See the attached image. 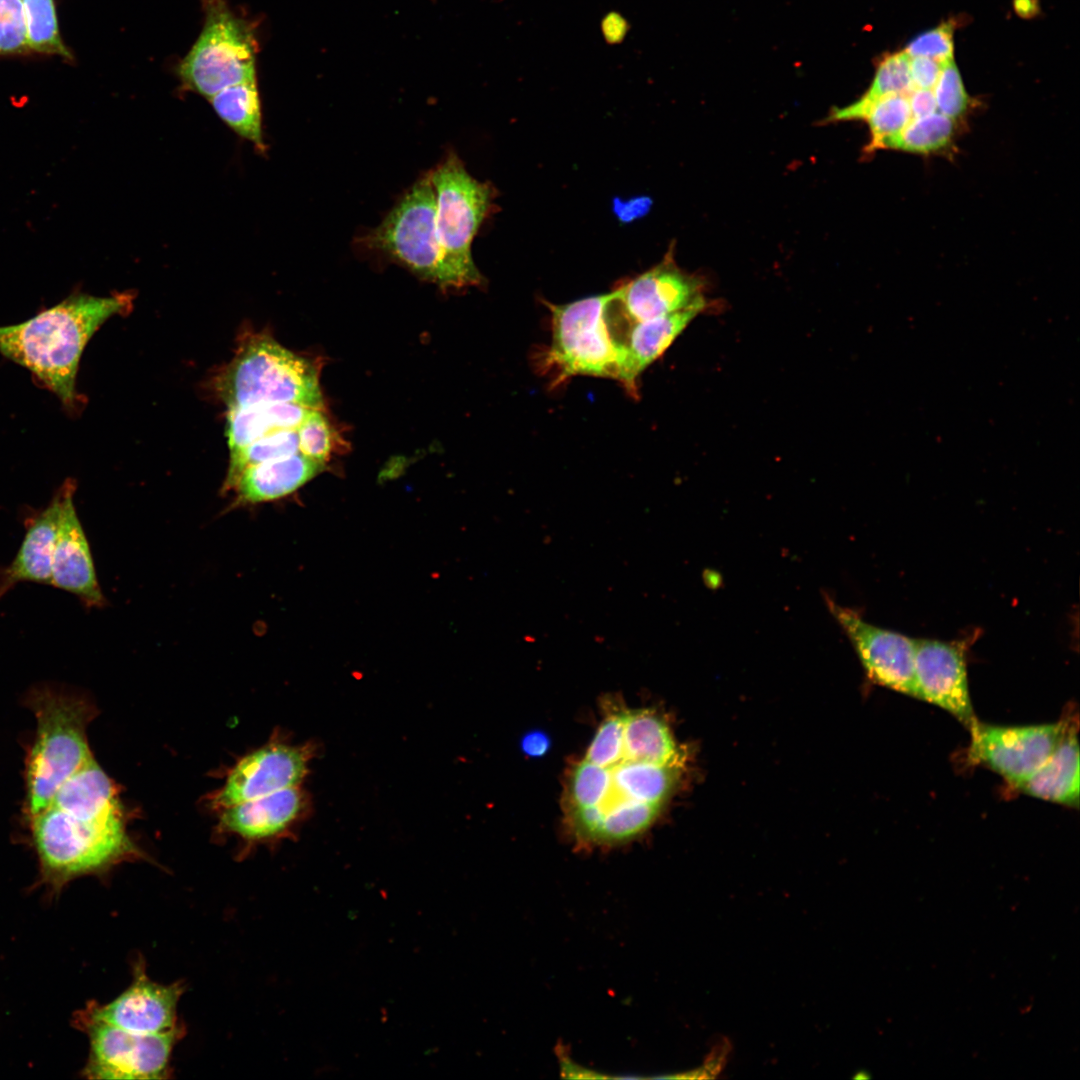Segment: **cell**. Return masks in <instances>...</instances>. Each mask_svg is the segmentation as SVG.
<instances>
[{
	"mask_svg": "<svg viewBox=\"0 0 1080 1080\" xmlns=\"http://www.w3.org/2000/svg\"><path fill=\"white\" fill-rule=\"evenodd\" d=\"M963 641L915 639L919 699L935 704L970 728L977 720L969 693Z\"/></svg>",
	"mask_w": 1080,
	"mask_h": 1080,
	"instance_id": "cell-15",
	"label": "cell"
},
{
	"mask_svg": "<svg viewBox=\"0 0 1080 1080\" xmlns=\"http://www.w3.org/2000/svg\"><path fill=\"white\" fill-rule=\"evenodd\" d=\"M601 31L608 43L616 44L625 38L628 24L622 15L609 13L602 20Z\"/></svg>",
	"mask_w": 1080,
	"mask_h": 1080,
	"instance_id": "cell-35",
	"label": "cell"
},
{
	"mask_svg": "<svg viewBox=\"0 0 1080 1080\" xmlns=\"http://www.w3.org/2000/svg\"><path fill=\"white\" fill-rule=\"evenodd\" d=\"M937 111L959 120L971 105L961 75L953 59L942 62V68L933 90Z\"/></svg>",
	"mask_w": 1080,
	"mask_h": 1080,
	"instance_id": "cell-30",
	"label": "cell"
},
{
	"mask_svg": "<svg viewBox=\"0 0 1080 1080\" xmlns=\"http://www.w3.org/2000/svg\"><path fill=\"white\" fill-rule=\"evenodd\" d=\"M1071 723L1061 720L1004 727L976 721L969 728V759L991 768L1017 788L1046 761Z\"/></svg>",
	"mask_w": 1080,
	"mask_h": 1080,
	"instance_id": "cell-10",
	"label": "cell"
},
{
	"mask_svg": "<svg viewBox=\"0 0 1080 1080\" xmlns=\"http://www.w3.org/2000/svg\"><path fill=\"white\" fill-rule=\"evenodd\" d=\"M209 102L216 114L232 130L255 144L259 150H264L261 105L256 78L219 91L209 98Z\"/></svg>",
	"mask_w": 1080,
	"mask_h": 1080,
	"instance_id": "cell-23",
	"label": "cell"
},
{
	"mask_svg": "<svg viewBox=\"0 0 1080 1080\" xmlns=\"http://www.w3.org/2000/svg\"><path fill=\"white\" fill-rule=\"evenodd\" d=\"M183 984H161L151 980L142 960L135 962L133 980L111 1002L89 1004L87 1016L123 1030L139 1034H162L183 1028L178 1023L177 1006Z\"/></svg>",
	"mask_w": 1080,
	"mask_h": 1080,
	"instance_id": "cell-14",
	"label": "cell"
},
{
	"mask_svg": "<svg viewBox=\"0 0 1080 1080\" xmlns=\"http://www.w3.org/2000/svg\"><path fill=\"white\" fill-rule=\"evenodd\" d=\"M429 173L448 288L480 286L484 278L474 263L471 246L493 207L494 190L490 184L473 178L454 153Z\"/></svg>",
	"mask_w": 1080,
	"mask_h": 1080,
	"instance_id": "cell-6",
	"label": "cell"
},
{
	"mask_svg": "<svg viewBox=\"0 0 1080 1080\" xmlns=\"http://www.w3.org/2000/svg\"><path fill=\"white\" fill-rule=\"evenodd\" d=\"M312 750L271 741L243 757L230 771L224 785L213 795L214 808L225 809L286 788L304 779Z\"/></svg>",
	"mask_w": 1080,
	"mask_h": 1080,
	"instance_id": "cell-13",
	"label": "cell"
},
{
	"mask_svg": "<svg viewBox=\"0 0 1080 1080\" xmlns=\"http://www.w3.org/2000/svg\"><path fill=\"white\" fill-rule=\"evenodd\" d=\"M1013 8L1018 16L1030 19L1040 12L1038 0H1013Z\"/></svg>",
	"mask_w": 1080,
	"mask_h": 1080,
	"instance_id": "cell-37",
	"label": "cell"
},
{
	"mask_svg": "<svg viewBox=\"0 0 1080 1080\" xmlns=\"http://www.w3.org/2000/svg\"><path fill=\"white\" fill-rule=\"evenodd\" d=\"M311 408L287 402L259 403L228 409L226 437L231 451L281 430H295Z\"/></svg>",
	"mask_w": 1080,
	"mask_h": 1080,
	"instance_id": "cell-22",
	"label": "cell"
},
{
	"mask_svg": "<svg viewBox=\"0 0 1080 1080\" xmlns=\"http://www.w3.org/2000/svg\"><path fill=\"white\" fill-rule=\"evenodd\" d=\"M361 242L420 278L448 288L436 233V198L430 173L420 178Z\"/></svg>",
	"mask_w": 1080,
	"mask_h": 1080,
	"instance_id": "cell-8",
	"label": "cell"
},
{
	"mask_svg": "<svg viewBox=\"0 0 1080 1080\" xmlns=\"http://www.w3.org/2000/svg\"><path fill=\"white\" fill-rule=\"evenodd\" d=\"M957 120L940 112L912 118L883 149H893L916 154H936L948 150L956 133Z\"/></svg>",
	"mask_w": 1080,
	"mask_h": 1080,
	"instance_id": "cell-25",
	"label": "cell"
},
{
	"mask_svg": "<svg viewBox=\"0 0 1080 1080\" xmlns=\"http://www.w3.org/2000/svg\"><path fill=\"white\" fill-rule=\"evenodd\" d=\"M61 488L51 585L74 594L88 608L103 607L105 597L99 586L89 542L74 505L76 482L67 479Z\"/></svg>",
	"mask_w": 1080,
	"mask_h": 1080,
	"instance_id": "cell-16",
	"label": "cell"
},
{
	"mask_svg": "<svg viewBox=\"0 0 1080 1080\" xmlns=\"http://www.w3.org/2000/svg\"><path fill=\"white\" fill-rule=\"evenodd\" d=\"M31 55L21 0H0V57Z\"/></svg>",
	"mask_w": 1080,
	"mask_h": 1080,
	"instance_id": "cell-31",
	"label": "cell"
},
{
	"mask_svg": "<svg viewBox=\"0 0 1080 1080\" xmlns=\"http://www.w3.org/2000/svg\"><path fill=\"white\" fill-rule=\"evenodd\" d=\"M550 747L549 737L541 731H532L521 740L522 751L530 757L543 756Z\"/></svg>",
	"mask_w": 1080,
	"mask_h": 1080,
	"instance_id": "cell-36",
	"label": "cell"
},
{
	"mask_svg": "<svg viewBox=\"0 0 1080 1080\" xmlns=\"http://www.w3.org/2000/svg\"><path fill=\"white\" fill-rule=\"evenodd\" d=\"M912 118L923 117L937 112L935 96L932 90L914 88L907 94Z\"/></svg>",
	"mask_w": 1080,
	"mask_h": 1080,
	"instance_id": "cell-34",
	"label": "cell"
},
{
	"mask_svg": "<svg viewBox=\"0 0 1080 1080\" xmlns=\"http://www.w3.org/2000/svg\"><path fill=\"white\" fill-rule=\"evenodd\" d=\"M706 306H693L662 317L629 324L621 345L626 350L620 383L632 396L638 394V378L661 357Z\"/></svg>",
	"mask_w": 1080,
	"mask_h": 1080,
	"instance_id": "cell-18",
	"label": "cell"
},
{
	"mask_svg": "<svg viewBox=\"0 0 1080 1080\" xmlns=\"http://www.w3.org/2000/svg\"><path fill=\"white\" fill-rule=\"evenodd\" d=\"M614 301L630 322L662 317L693 306H707L704 282L682 270L670 247L663 259L644 273L623 282Z\"/></svg>",
	"mask_w": 1080,
	"mask_h": 1080,
	"instance_id": "cell-12",
	"label": "cell"
},
{
	"mask_svg": "<svg viewBox=\"0 0 1080 1080\" xmlns=\"http://www.w3.org/2000/svg\"><path fill=\"white\" fill-rule=\"evenodd\" d=\"M31 54L58 56L71 62L73 54L61 36L55 0H21Z\"/></svg>",
	"mask_w": 1080,
	"mask_h": 1080,
	"instance_id": "cell-26",
	"label": "cell"
},
{
	"mask_svg": "<svg viewBox=\"0 0 1080 1080\" xmlns=\"http://www.w3.org/2000/svg\"><path fill=\"white\" fill-rule=\"evenodd\" d=\"M613 291L566 304L546 303L551 314V343L542 367L558 385L575 376L620 382L626 350L617 344L607 322Z\"/></svg>",
	"mask_w": 1080,
	"mask_h": 1080,
	"instance_id": "cell-5",
	"label": "cell"
},
{
	"mask_svg": "<svg viewBox=\"0 0 1080 1080\" xmlns=\"http://www.w3.org/2000/svg\"><path fill=\"white\" fill-rule=\"evenodd\" d=\"M832 616L852 643L869 678L875 683L918 698L915 639L867 622L855 610L825 595Z\"/></svg>",
	"mask_w": 1080,
	"mask_h": 1080,
	"instance_id": "cell-11",
	"label": "cell"
},
{
	"mask_svg": "<svg viewBox=\"0 0 1080 1080\" xmlns=\"http://www.w3.org/2000/svg\"><path fill=\"white\" fill-rule=\"evenodd\" d=\"M218 386L228 409L276 402L320 409L323 404L313 362L267 336L253 337L240 347Z\"/></svg>",
	"mask_w": 1080,
	"mask_h": 1080,
	"instance_id": "cell-4",
	"label": "cell"
},
{
	"mask_svg": "<svg viewBox=\"0 0 1080 1080\" xmlns=\"http://www.w3.org/2000/svg\"><path fill=\"white\" fill-rule=\"evenodd\" d=\"M306 799L299 786L244 801L222 809L220 825L249 840L280 834L303 813Z\"/></svg>",
	"mask_w": 1080,
	"mask_h": 1080,
	"instance_id": "cell-19",
	"label": "cell"
},
{
	"mask_svg": "<svg viewBox=\"0 0 1080 1080\" xmlns=\"http://www.w3.org/2000/svg\"><path fill=\"white\" fill-rule=\"evenodd\" d=\"M297 452V429L277 431L231 451L224 487L226 490L232 489L243 470L250 466Z\"/></svg>",
	"mask_w": 1080,
	"mask_h": 1080,
	"instance_id": "cell-27",
	"label": "cell"
},
{
	"mask_svg": "<svg viewBox=\"0 0 1080 1080\" xmlns=\"http://www.w3.org/2000/svg\"><path fill=\"white\" fill-rule=\"evenodd\" d=\"M61 498L60 486L45 508L26 519V533L15 558L0 566V598L20 582L51 585Z\"/></svg>",
	"mask_w": 1080,
	"mask_h": 1080,
	"instance_id": "cell-17",
	"label": "cell"
},
{
	"mask_svg": "<svg viewBox=\"0 0 1080 1080\" xmlns=\"http://www.w3.org/2000/svg\"><path fill=\"white\" fill-rule=\"evenodd\" d=\"M913 89L910 76V56L906 51L889 54L882 58L869 89L855 102L835 107L826 122L863 120L871 104L890 94L907 95Z\"/></svg>",
	"mask_w": 1080,
	"mask_h": 1080,
	"instance_id": "cell-24",
	"label": "cell"
},
{
	"mask_svg": "<svg viewBox=\"0 0 1080 1080\" xmlns=\"http://www.w3.org/2000/svg\"><path fill=\"white\" fill-rule=\"evenodd\" d=\"M201 33L180 62L185 86L208 99L237 83L256 78L258 42L254 26L226 0H204Z\"/></svg>",
	"mask_w": 1080,
	"mask_h": 1080,
	"instance_id": "cell-7",
	"label": "cell"
},
{
	"mask_svg": "<svg viewBox=\"0 0 1080 1080\" xmlns=\"http://www.w3.org/2000/svg\"><path fill=\"white\" fill-rule=\"evenodd\" d=\"M911 119L912 113L905 94H890L874 101L863 118L870 131L865 153L872 154L882 150L886 142L897 135Z\"/></svg>",
	"mask_w": 1080,
	"mask_h": 1080,
	"instance_id": "cell-28",
	"label": "cell"
},
{
	"mask_svg": "<svg viewBox=\"0 0 1080 1080\" xmlns=\"http://www.w3.org/2000/svg\"><path fill=\"white\" fill-rule=\"evenodd\" d=\"M297 434L299 452L325 464L335 448L336 434L319 409L309 411Z\"/></svg>",
	"mask_w": 1080,
	"mask_h": 1080,
	"instance_id": "cell-29",
	"label": "cell"
},
{
	"mask_svg": "<svg viewBox=\"0 0 1080 1080\" xmlns=\"http://www.w3.org/2000/svg\"><path fill=\"white\" fill-rule=\"evenodd\" d=\"M40 882L53 892L141 856L128 837L113 781L94 758L27 822Z\"/></svg>",
	"mask_w": 1080,
	"mask_h": 1080,
	"instance_id": "cell-1",
	"label": "cell"
},
{
	"mask_svg": "<svg viewBox=\"0 0 1080 1080\" xmlns=\"http://www.w3.org/2000/svg\"><path fill=\"white\" fill-rule=\"evenodd\" d=\"M324 469V464L300 452L250 466L233 488L237 504H257L286 496Z\"/></svg>",
	"mask_w": 1080,
	"mask_h": 1080,
	"instance_id": "cell-20",
	"label": "cell"
},
{
	"mask_svg": "<svg viewBox=\"0 0 1080 1080\" xmlns=\"http://www.w3.org/2000/svg\"><path fill=\"white\" fill-rule=\"evenodd\" d=\"M942 62L928 57H914L910 61L913 89L932 90L940 75Z\"/></svg>",
	"mask_w": 1080,
	"mask_h": 1080,
	"instance_id": "cell-33",
	"label": "cell"
},
{
	"mask_svg": "<svg viewBox=\"0 0 1080 1080\" xmlns=\"http://www.w3.org/2000/svg\"><path fill=\"white\" fill-rule=\"evenodd\" d=\"M77 1024L89 1038L83 1074L89 1079H167L170 1059L184 1029L139 1034L91 1018L80 1011Z\"/></svg>",
	"mask_w": 1080,
	"mask_h": 1080,
	"instance_id": "cell-9",
	"label": "cell"
},
{
	"mask_svg": "<svg viewBox=\"0 0 1080 1080\" xmlns=\"http://www.w3.org/2000/svg\"><path fill=\"white\" fill-rule=\"evenodd\" d=\"M1079 786L1077 725L1071 723L1046 761L1017 789L1042 800L1078 808Z\"/></svg>",
	"mask_w": 1080,
	"mask_h": 1080,
	"instance_id": "cell-21",
	"label": "cell"
},
{
	"mask_svg": "<svg viewBox=\"0 0 1080 1080\" xmlns=\"http://www.w3.org/2000/svg\"><path fill=\"white\" fill-rule=\"evenodd\" d=\"M24 702L36 718V732L24 768L23 814L27 822L93 758L86 729L96 709L86 697L50 684L31 688Z\"/></svg>",
	"mask_w": 1080,
	"mask_h": 1080,
	"instance_id": "cell-3",
	"label": "cell"
},
{
	"mask_svg": "<svg viewBox=\"0 0 1080 1080\" xmlns=\"http://www.w3.org/2000/svg\"><path fill=\"white\" fill-rule=\"evenodd\" d=\"M907 54L928 57L938 61L952 59L953 24L945 22L915 37L906 47Z\"/></svg>",
	"mask_w": 1080,
	"mask_h": 1080,
	"instance_id": "cell-32",
	"label": "cell"
},
{
	"mask_svg": "<svg viewBox=\"0 0 1080 1080\" xmlns=\"http://www.w3.org/2000/svg\"><path fill=\"white\" fill-rule=\"evenodd\" d=\"M131 306L128 293L71 295L22 323L0 326V353L28 369L41 386L73 408L86 344L106 320Z\"/></svg>",
	"mask_w": 1080,
	"mask_h": 1080,
	"instance_id": "cell-2",
	"label": "cell"
}]
</instances>
